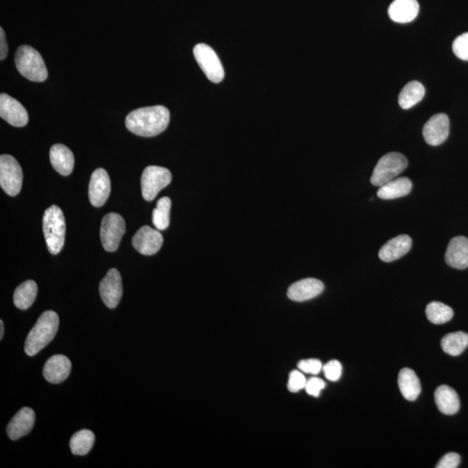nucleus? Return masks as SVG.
<instances>
[{"label": "nucleus", "mask_w": 468, "mask_h": 468, "mask_svg": "<svg viewBox=\"0 0 468 468\" xmlns=\"http://www.w3.org/2000/svg\"><path fill=\"white\" fill-rule=\"evenodd\" d=\"M170 113L161 105L137 108L127 115L125 124L130 132L143 137L160 135L168 128Z\"/></svg>", "instance_id": "obj_1"}, {"label": "nucleus", "mask_w": 468, "mask_h": 468, "mask_svg": "<svg viewBox=\"0 0 468 468\" xmlns=\"http://www.w3.org/2000/svg\"><path fill=\"white\" fill-rule=\"evenodd\" d=\"M59 328V316L54 311L45 312L33 328L31 330L24 344V352L29 357L40 353L54 339Z\"/></svg>", "instance_id": "obj_2"}, {"label": "nucleus", "mask_w": 468, "mask_h": 468, "mask_svg": "<svg viewBox=\"0 0 468 468\" xmlns=\"http://www.w3.org/2000/svg\"><path fill=\"white\" fill-rule=\"evenodd\" d=\"M43 230L49 252L54 255H58L65 245L66 233L65 216L59 207L51 206L45 210Z\"/></svg>", "instance_id": "obj_3"}, {"label": "nucleus", "mask_w": 468, "mask_h": 468, "mask_svg": "<svg viewBox=\"0 0 468 468\" xmlns=\"http://www.w3.org/2000/svg\"><path fill=\"white\" fill-rule=\"evenodd\" d=\"M17 70L33 82H45L48 77L47 66L40 52L29 45H21L15 56Z\"/></svg>", "instance_id": "obj_4"}, {"label": "nucleus", "mask_w": 468, "mask_h": 468, "mask_svg": "<svg viewBox=\"0 0 468 468\" xmlns=\"http://www.w3.org/2000/svg\"><path fill=\"white\" fill-rule=\"evenodd\" d=\"M408 167V160L403 154L392 152L383 156L376 164L371 178L372 185L382 186L402 174Z\"/></svg>", "instance_id": "obj_5"}, {"label": "nucleus", "mask_w": 468, "mask_h": 468, "mask_svg": "<svg viewBox=\"0 0 468 468\" xmlns=\"http://www.w3.org/2000/svg\"><path fill=\"white\" fill-rule=\"evenodd\" d=\"M23 171L15 158L9 154L0 157V186L7 195L16 196L22 188Z\"/></svg>", "instance_id": "obj_6"}, {"label": "nucleus", "mask_w": 468, "mask_h": 468, "mask_svg": "<svg viewBox=\"0 0 468 468\" xmlns=\"http://www.w3.org/2000/svg\"><path fill=\"white\" fill-rule=\"evenodd\" d=\"M140 181H142V193L144 200L147 202H152L156 198L161 189L170 184L171 172L166 168L147 167L143 171Z\"/></svg>", "instance_id": "obj_7"}, {"label": "nucleus", "mask_w": 468, "mask_h": 468, "mask_svg": "<svg viewBox=\"0 0 468 468\" xmlns=\"http://www.w3.org/2000/svg\"><path fill=\"white\" fill-rule=\"evenodd\" d=\"M193 55L207 79L213 83L223 82L225 72L219 57L212 48L206 44H199L193 48Z\"/></svg>", "instance_id": "obj_8"}, {"label": "nucleus", "mask_w": 468, "mask_h": 468, "mask_svg": "<svg viewBox=\"0 0 468 468\" xmlns=\"http://www.w3.org/2000/svg\"><path fill=\"white\" fill-rule=\"evenodd\" d=\"M125 230V221L120 214L110 213L105 216L100 228L101 241L104 248L107 252L117 251Z\"/></svg>", "instance_id": "obj_9"}, {"label": "nucleus", "mask_w": 468, "mask_h": 468, "mask_svg": "<svg viewBox=\"0 0 468 468\" xmlns=\"http://www.w3.org/2000/svg\"><path fill=\"white\" fill-rule=\"evenodd\" d=\"M163 244V235L159 231L149 226L140 227L132 239L134 248L140 255L146 256L156 255Z\"/></svg>", "instance_id": "obj_10"}, {"label": "nucleus", "mask_w": 468, "mask_h": 468, "mask_svg": "<svg viewBox=\"0 0 468 468\" xmlns=\"http://www.w3.org/2000/svg\"><path fill=\"white\" fill-rule=\"evenodd\" d=\"M99 293L108 308L117 307L122 297V277L117 269L108 271L106 276L101 281Z\"/></svg>", "instance_id": "obj_11"}, {"label": "nucleus", "mask_w": 468, "mask_h": 468, "mask_svg": "<svg viewBox=\"0 0 468 468\" xmlns=\"http://www.w3.org/2000/svg\"><path fill=\"white\" fill-rule=\"evenodd\" d=\"M110 176L104 168H97L90 177L89 198L91 205L100 207L107 202L111 195Z\"/></svg>", "instance_id": "obj_12"}, {"label": "nucleus", "mask_w": 468, "mask_h": 468, "mask_svg": "<svg viewBox=\"0 0 468 468\" xmlns=\"http://www.w3.org/2000/svg\"><path fill=\"white\" fill-rule=\"evenodd\" d=\"M0 117L14 127L26 126L29 121L26 108L9 95H0Z\"/></svg>", "instance_id": "obj_13"}, {"label": "nucleus", "mask_w": 468, "mask_h": 468, "mask_svg": "<svg viewBox=\"0 0 468 468\" xmlns=\"http://www.w3.org/2000/svg\"><path fill=\"white\" fill-rule=\"evenodd\" d=\"M449 118L443 113L436 114L428 120L423 128L425 142L430 146H439L449 136Z\"/></svg>", "instance_id": "obj_14"}, {"label": "nucleus", "mask_w": 468, "mask_h": 468, "mask_svg": "<svg viewBox=\"0 0 468 468\" xmlns=\"http://www.w3.org/2000/svg\"><path fill=\"white\" fill-rule=\"evenodd\" d=\"M36 414L30 408H23L15 414L6 428L7 435L13 441L27 435L33 428Z\"/></svg>", "instance_id": "obj_15"}, {"label": "nucleus", "mask_w": 468, "mask_h": 468, "mask_svg": "<svg viewBox=\"0 0 468 468\" xmlns=\"http://www.w3.org/2000/svg\"><path fill=\"white\" fill-rule=\"evenodd\" d=\"M72 371V362L63 355H55L45 362L43 376L47 382L58 385L68 378Z\"/></svg>", "instance_id": "obj_16"}, {"label": "nucleus", "mask_w": 468, "mask_h": 468, "mask_svg": "<svg viewBox=\"0 0 468 468\" xmlns=\"http://www.w3.org/2000/svg\"><path fill=\"white\" fill-rule=\"evenodd\" d=\"M325 286L322 281L316 279H305L298 281L289 287L288 298L296 302H304L318 297L323 293Z\"/></svg>", "instance_id": "obj_17"}, {"label": "nucleus", "mask_w": 468, "mask_h": 468, "mask_svg": "<svg viewBox=\"0 0 468 468\" xmlns=\"http://www.w3.org/2000/svg\"><path fill=\"white\" fill-rule=\"evenodd\" d=\"M445 260L453 268L464 270L468 267V239L458 236L450 241Z\"/></svg>", "instance_id": "obj_18"}, {"label": "nucleus", "mask_w": 468, "mask_h": 468, "mask_svg": "<svg viewBox=\"0 0 468 468\" xmlns=\"http://www.w3.org/2000/svg\"><path fill=\"white\" fill-rule=\"evenodd\" d=\"M412 239L409 235L402 234L390 239L379 251V258L383 262H393L402 258L410 251Z\"/></svg>", "instance_id": "obj_19"}, {"label": "nucleus", "mask_w": 468, "mask_h": 468, "mask_svg": "<svg viewBox=\"0 0 468 468\" xmlns=\"http://www.w3.org/2000/svg\"><path fill=\"white\" fill-rule=\"evenodd\" d=\"M419 3L417 0H394L389 7V16L396 23H410L418 16Z\"/></svg>", "instance_id": "obj_20"}, {"label": "nucleus", "mask_w": 468, "mask_h": 468, "mask_svg": "<svg viewBox=\"0 0 468 468\" xmlns=\"http://www.w3.org/2000/svg\"><path fill=\"white\" fill-rule=\"evenodd\" d=\"M50 159L52 167L58 174L67 176L72 173L75 160L68 147L55 144L50 151Z\"/></svg>", "instance_id": "obj_21"}, {"label": "nucleus", "mask_w": 468, "mask_h": 468, "mask_svg": "<svg viewBox=\"0 0 468 468\" xmlns=\"http://www.w3.org/2000/svg\"><path fill=\"white\" fill-rule=\"evenodd\" d=\"M435 400L436 406L442 414L453 415L458 413L460 406L459 396L451 387H438L435 390Z\"/></svg>", "instance_id": "obj_22"}, {"label": "nucleus", "mask_w": 468, "mask_h": 468, "mask_svg": "<svg viewBox=\"0 0 468 468\" xmlns=\"http://www.w3.org/2000/svg\"><path fill=\"white\" fill-rule=\"evenodd\" d=\"M398 385L404 398L410 402L418 398L421 392L420 380L413 369L404 368L398 376Z\"/></svg>", "instance_id": "obj_23"}, {"label": "nucleus", "mask_w": 468, "mask_h": 468, "mask_svg": "<svg viewBox=\"0 0 468 468\" xmlns=\"http://www.w3.org/2000/svg\"><path fill=\"white\" fill-rule=\"evenodd\" d=\"M411 190L412 182L409 178H396L380 186L378 196L382 200H395L410 195Z\"/></svg>", "instance_id": "obj_24"}, {"label": "nucleus", "mask_w": 468, "mask_h": 468, "mask_svg": "<svg viewBox=\"0 0 468 468\" xmlns=\"http://www.w3.org/2000/svg\"><path fill=\"white\" fill-rule=\"evenodd\" d=\"M425 88L418 81H412L406 84L399 95L398 103L403 110L414 106L424 97Z\"/></svg>", "instance_id": "obj_25"}, {"label": "nucleus", "mask_w": 468, "mask_h": 468, "mask_svg": "<svg viewBox=\"0 0 468 468\" xmlns=\"http://www.w3.org/2000/svg\"><path fill=\"white\" fill-rule=\"evenodd\" d=\"M38 295V286L33 280H27L17 287L13 302L17 308L27 309L33 305Z\"/></svg>", "instance_id": "obj_26"}, {"label": "nucleus", "mask_w": 468, "mask_h": 468, "mask_svg": "<svg viewBox=\"0 0 468 468\" xmlns=\"http://www.w3.org/2000/svg\"><path fill=\"white\" fill-rule=\"evenodd\" d=\"M94 443V433L88 429H83L72 435L70 442V448L74 455L83 456L89 453L93 448Z\"/></svg>", "instance_id": "obj_27"}, {"label": "nucleus", "mask_w": 468, "mask_h": 468, "mask_svg": "<svg viewBox=\"0 0 468 468\" xmlns=\"http://www.w3.org/2000/svg\"><path fill=\"white\" fill-rule=\"evenodd\" d=\"M468 346V334L458 332L449 333L443 337L442 348L445 353L453 357L460 355Z\"/></svg>", "instance_id": "obj_28"}, {"label": "nucleus", "mask_w": 468, "mask_h": 468, "mask_svg": "<svg viewBox=\"0 0 468 468\" xmlns=\"http://www.w3.org/2000/svg\"><path fill=\"white\" fill-rule=\"evenodd\" d=\"M427 318L435 325H443L450 321L453 316L451 307L439 302H432L426 308Z\"/></svg>", "instance_id": "obj_29"}, {"label": "nucleus", "mask_w": 468, "mask_h": 468, "mask_svg": "<svg viewBox=\"0 0 468 468\" xmlns=\"http://www.w3.org/2000/svg\"><path fill=\"white\" fill-rule=\"evenodd\" d=\"M171 200L163 197L158 200L156 209L153 211L152 221L157 230L167 229L170 223Z\"/></svg>", "instance_id": "obj_30"}, {"label": "nucleus", "mask_w": 468, "mask_h": 468, "mask_svg": "<svg viewBox=\"0 0 468 468\" xmlns=\"http://www.w3.org/2000/svg\"><path fill=\"white\" fill-rule=\"evenodd\" d=\"M453 51L457 58L468 61V33L455 38L453 43Z\"/></svg>", "instance_id": "obj_31"}, {"label": "nucleus", "mask_w": 468, "mask_h": 468, "mask_svg": "<svg viewBox=\"0 0 468 468\" xmlns=\"http://www.w3.org/2000/svg\"><path fill=\"white\" fill-rule=\"evenodd\" d=\"M323 371L325 373V378L329 381L337 382L342 376V364L337 360L330 361L325 366H323Z\"/></svg>", "instance_id": "obj_32"}, {"label": "nucleus", "mask_w": 468, "mask_h": 468, "mask_svg": "<svg viewBox=\"0 0 468 468\" xmlns=\"http://www.w3.org/2000/svg\"><path fill=\"white\" fill-rule=\"evenodd\" d=\"M306 382H307V380H306L302 371H291L289 376V381H288V389L293 393L300 392L301 389L305 388Z\"/></svg>", "instance_id": "obj_33"}, {"label": "nucleus", "mask_w": 468, "mask_h": 468, "mask_svg": "<svg viewBox=\"0 0 468 468\" xmlns=\"http://www.w3.org/2000/svg\"><path fill=\"white\" fill-rule=\"evenodd\" d=\"M298 368L299 371L306 374L318 375L323 369V364L318 359H307L299 362Z\"/></svg>", "instance_id": "obj_34"}, {"label": "nucleus", "mask_w": 468, "mask_h": 468, "mask_svg": "<svg viewBox=\"0 0 468 468\" xmlns=\"http://www.w3.org/2000/svg\"><path fill=\"white\" fill-rule=\"evenodd\" d=\"M325 382L322 379L312 378L306 382L305 388L308 395L318 397L322 390L325 389Z\"/></svg>", "instance_id": "obj_35"}, {"label": "nucleus", "mask_w": 468, "mask_h": 468, "mask_svg": "<svg viewBox=\"0 0 468 468\" xmlns=\"http://www.w3.org/2000/svg\"><path fill=\"white\" fill-rule=\"evenodd\" d=\"M460 463V457L458 453H449L443 456L438 462L436 467L437 468H456L458 467Z\"/></svg>", "instance_id": "obj_36"}, {"label": "nucleus", "mask_w": 468, "mask_h": 468, "mask_svg": "<svg viewBox=\"0 0 468 468\" xmlns=\"http://www.w3.org/2000/svg\"><path fill=\"white\" fill-rule=\"evenodd\" d=\"M8 54V44H7L6 33L3 28H0V60L6 59Z\"/></svg>", "instance_id": "obj_37"}, {"label": "nucleus", "mask_w": 468, "mask_h": 468, "mask_svg": "<svg viewBox=\"0 0 468 468\" xmlns=\"http://www.w3.org/2000/svg\"><path fill=\"white\" fill-rule=\"evenodd\" d=\"M3 333H5V328H3V322L0 321V339H3Z\"/></svg>", "instance_id": "obj_38"}]
</instances>
